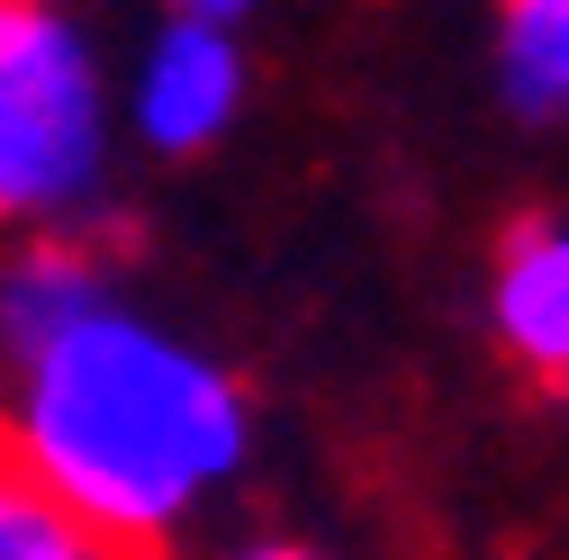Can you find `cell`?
Segmentation results:
<instances>
[{
  "instance_id": "cell-2",
  "label": "cell",
  "mask_w": 569,
  "mask_h": 560,
  "mask_svg": "<svg viewBox=\"0 0 569 560\" xmlns=\"http://www.w3.org/2000/svg\"><path fill=\"white\" fill-rule=\"evenodd\" d=\"M118 172V82L63 0H0V236H73Z\"/></svg>"
},
{
  "instance_id": "cell-8",
  "label": "cell",
  "mask_w": 569,
  "mask_h": 560,
  "mask_svg": "<svg viewBox=\"0 0 569 560\" xmlns=\"http://www.w3.org/2000/svg\"><path fill=\"white\" fill-rule=\"evenodd\" d=\"M253 10H262V0H172V19H208V28H236Z\"/></svg>"
},
{
  "instance_id": "cell-3",
  "label": "cell",
  "mask_w": 569,
  "mask_h": 560,
  "mask_svg": "<svg viewBox=\"0 0 569 560\" xmlns=\"http://www.w3.org/2000/svg\"><path fill=\"white\" fill-rule=\"evenodd\" d=\"M253 100V63L236 28H208V19H163L136 54V73L118 91V127H136V146L190 163L208 146H227L236 118Z\"/></svg>"
},
{
  "instance_id": "cell-4",
  "label": "cell",
  "mask_w": 569,
  "mask_h": 560,
  "mask_svg": "<svg viewBox=\"0 0 569 560\" xmlns=\"http://www.w3.org/2000/svg\"><path fill=\"white\" fill-rule=\"evenodd\" d=\"M488 334L525 380L569 389V218L507 227L488 262Z\"/></svg>"
},
{
  "instance_id": "cell-5",
  "label": "cell",
  "mask_w": 569,
  "mask_h": 560,
  "mask_svg": "<svg viewBox=\"0 0 569 560\" xmlns=\"http://www.w3.org/2000/svg\"><path fill=\"white\" fill-rule=\"evenodd\" d=\"M497 91L516 118H569V0H497Z\"/></svg>"
},
{
  "instance_id": "cell-6",
  "label": "cell",
  "mask_w": 569,
  "mask_h": 560,
  "mask_svg": "<svg viewBox=\"0 0 569 560\" xmlns=\"http://www.w3.org/2000/svg\"><path fill=\"white\" fill-rule=\"evenodd\" d=\"M0 560H146V551L91 533L63 498H46L28 479V461L10 443H0Z\"/></svg>"
},
{
  "instance_id": "cell-7",
  "label": "cell",
  "mask_w": 569,
  "mask_h": 560,
  "mask_svg": "<svg viewBox=\"0 0 569 560\" xmlns=\"http://www.w3.org/2000/svg\"><path fill=\"white\" fill-rule=\"evenodd\" d=\"M208 560H326V551L299 542V533H253V542H227V551H208Z\"/></svg>"
},
{
  "instance_id": "cell-1",
  "label": "cell",
  "mask_w": 569,
  "mask_h": 560,
  "mask_svg": "<svg viewBox=\"0 0 569 560\" xmlns=\"http://www.w3.org/2000/svg\"><path fill=\"white\" fill-rule=\"evenodd\" d=\"M0 362H10L0 443L28 461L46 498L146 560H163L253 461L244 380L127 290L91 299Z\"/></svg>"
}]
</instances>
